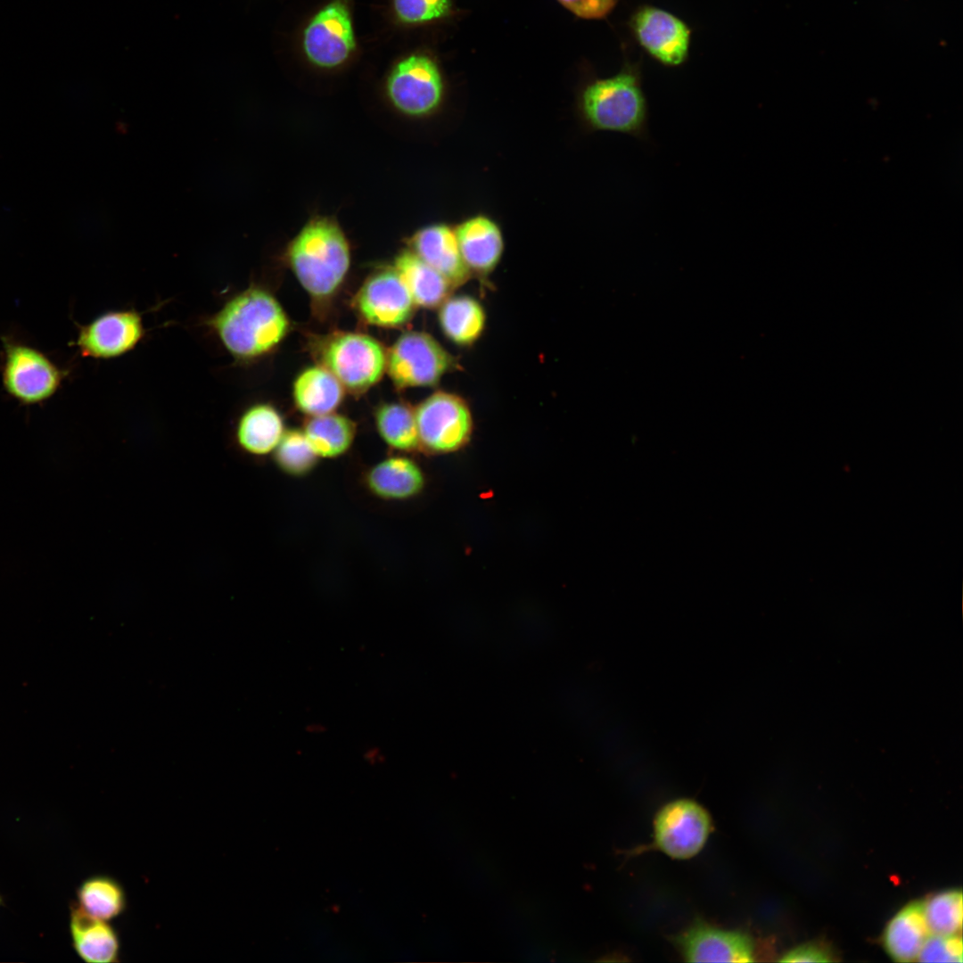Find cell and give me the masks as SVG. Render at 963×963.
Returning a JSON list of instances; mask_svg holds the SVG:
<instances>
[{
  "instance_id": "1",
  "label": "cell",
  "mask_w": 963,
  "mask_h": 963,
  "mask_svg": "<svg viewBox=\"0 0 963 963\" xmlns=\"http://www.w3.org/2000/svg\"><path fill=\"white\" fill-rule=\"evenodd\" d=\"M235 358L249 359L273 349L284 338L287 317L268 292L251 288L230 299L208 321Z\"/></svg>"
},
{
  "instance_id": "2",
  "label": "cell",
  "mask_w": 963,
  "mask_h": 963,
  "mask_svg": "<svg viewBox=\"0 0 963 963\" xmlns=\"http://www.w3.org/2000/svg\"><path fill=\"white\" fill-rule=\"evenodd\" d=\"M580 113L591 131L649 140L648 103L636 67L627 66L612 77L588 83L580 95Z\"/></svg>"
},
{
  "instance_id": "3",
  "label": "cell",
  "mask_w": 963,
  "mask_h": 963,
  "mask_svg": "<svg viewBox=\"0 0 963 963\" xmlns=\"http://www.w3.org/2000/svg\"><path fill=\"white\" fill-rule=\"evenodd\" d=\"M287 256L301 285L317 298L338 288L350 263L348 240L339 224L328 217L309 220L291 242Z\"/></svg>"
},
{
  "instance_id": "4",
  "label": "cell",
  "mask_w": 963,
  "mask_h": 963,
  "mask_svg": "<svg viewBox=\"0 0 963 963\" xmlns=\"http://www.w3.org/2000/svg\"><path fill=\"white\" fill-rule=\"evenodd\" d=\"M306 60L322 70L338 69L356 54L351 0H329L309 19L300 36Z\"/></svg>"
},
{
  "instance_id": "5",
  "label": "cell",
  "mask_w": 963,
  "mask_h": 963,
  "mask_svg": "<svg viewBox=\"0 0 963 963\" xmlns=\"http://www.w3.org/2000/svg\"><path fill=\"white\" fill-rule=\"evenodd\" d=\"M444 80L433 58L412 53L394 63L387 75L385 93L401 114L423 118L434 113L444 97Z\"/></svg>"
},
{
  "instance_id": "6",
  "label": "cell",
  "mask_w": 963,
  "mask_h": 963,
  "mask_svg": "<svg viewBox=\"0 0 963 963\" xmlns=\"http://www.w3.org/2000/svg\"><path fill=\"white\" fill-rule=\"evenodd\" d=\"M415 411L420 447L433 453H448L462 448L470 439L473 419L465 401L459 396L438 391Z\"/></svg>"
},
{
  "instance_id": "7",
  "label": "cell",
  "mask_w": 963,
  "mask_h": 963,
  "mask_svg": "<svg viewBox=\"0 0 963 963\" xmlns=\"http://www.w3.org/2000/svg\"><path fill=\"white\" fill-rule=\"evenodd\" d=\"M453 364V357L423 332L403 333L386 357L388 374L399 387L433 386Z\"/></svg>"
},
{
  "instance_id": "8",
  "label": "cell",
  "mask_w": 963,
  "mask_h": 963,
  "mask_svg": "<svg viewBox=\"0 0 963 963\" xmlns=\"http://www.w3.org/2000/svg\"><path fill=\"white\" fill-rule=\"evenodd\" d=\"M322 358L342 386L354 392L374 384L386 367V356L380 343L360 333L333 337L325 346Z\"/></svg>"
},
{
  "instance_id": "9",
  "label": "cell",
  "mask_w": 963,
  "mask_h": 963,
  "mask_svg": "<svg viewBox=\"0 0 963 963\" xmlns=\"http://www.w3.org/2000/svg\"><path fill=\"white\" fill-rule=\"evenodd\" d=\"M3 383L6 391L23 404L42 402L60 387L64 372L45 354L30 346L4 341Z\"/></svg>"
},
{
  "instance_id": "10",
  "label": "cell",
  "mask_w": 963,
  "mask_h": 963,
  "mask_svg": "<svg viewBox=\"0 0 963 963\" xmlns=\"http://www.w3.org/2000/svg\"><path fill=\"white\" fill-rule=\"evenodd\" d=\"M654 830L658 849L671 858L686 860L704 847L712 830V819L696 802L679 799L657 812Z\"/></svg>"
},
{
  "instance_id": "11",
  "label": "cell",
  "mask_w": 963,
  "mask_h": 963,
  "mask_svg": "<svg viewBox=\"0 0 963 963\" xmlns=\"http://www.w3.org/2000/svg\"><path fill=\"white\" fill-rule=\"evenodd\" d=\"M631 29L641 46L666 66L682 64L688 54L690 29L672 13L654 6L639 8Z\"/></svg>"
},
{
  "instance_id": "12",
  "label": "cell",
  "mask_w": 963,
  "mask_h": 963,
  "mask_svg": "<svg viewBox=\"0 0 963 963\" xmlns=\"http://www.w3.org/2000/svg\"><path fill=\"white\" fill-rule=\"evenodd\" d=\"M143 336V321L137 312L110 311L80 326L75 344L84 357L111 358L134 349Z\"/></svg>"
},
{
  "instance_id": "13",
  "label": "cell",
  "mask_w": 963,
  "mask_h": 963,
  "mask_svg": "<svg viewBox=\"0 0 963 963\" xmlns=\"http://www.w3.org/2000/svg\"><path fill=\"white\" fill-rule=\"evenodd\" d=\"M686 961L751 962L754 946L747 934L696 921L674 940Z\"/></svg>"
},
{
  "instance_id": "14",
  "label": "cell",
  "mask_w": 963,
  "mask_h": 963,
  "mask_svg": "<svg viewBox=\"0 0 963 963\" xmlns=\"http://www.w3.org/2000/svg\"><path fill=\"white\" fill-rule=\"evenodd\" d=\"M415 302L393 269L375 273L369 277L357 296V306L363 317L380 326H397L412 316Z\"/></svg>"
},
{
  "instance_id": "15",
  "label": "cell",
  "mask_w": 963,
  "mask_h": 963,
  "mask_svg": "<svg viewBox=\"0 0 963 963\" xmlns=\"http://www.w3.org/2000/svg\"><path fill=\"white\" fill-rule=\"evenodd\" d=\"M409 245L414 253L444 276L452 287L460 286L470 278L471 271L461 256L454 228L449 225L435 223L422 227L410 238Z\"/></svg>"
},
{
  "instance_id": "16",
  "label": "cell",
  "mask_w": 963,
  "mask_h": 963,
  "mask_svg": "<svg viewBox=\"0 0 963 963\" xmlns=\"http://www.w3.org/2000/svg\"><path fill=\"white\" fill-rule=\"evenodd\" d=\"M454 231L470 271L486 275L495 269L504 251L502 231L495 220L486 215H474L459 223Z\"/></svg>"
},
{
  "instance_id": "17",
  "label": "cell",
  "mask_w": 963,
  "mask_h": 963,
  "mask_svg": "<svg viewBox=\"0 0 963 963\" xmlns=\"http://www.w3.org/2000/svg\"><path fill=\"white\" fill-rule=\"evenodd\" d=\"M69 923L72 947L81 959L88 963L119 961L120 939L110 921L88 914L73 901Z\"/></svg>"
},
{
  "instance_id": "18",
  "label": "cell",
  "mask_w": 963,
  "mask_h": 963,
  "mask_svg": "<svg viewBox=\"0 0 963 963\" xmlns=\"http://www.w3.org/2000/svg\"><path fill=\"white\" fill-rule=\"evenodd\" d=\"M365 484L374 496L381 499L406 500L421 492L424 486V476L413 459L395 455L370 467L365 474Z\"/></svg>"
},
{
  "instance_id": "19",
  "label": "cell",
  "mask_w": 963,
  "mask_h": 963,
  "mask_svg": "<svg viewBox=\"0 0 963 963\" xmlns=\"http://www.w3.org/2000/svg\"><path fill=\"white\" fill-rule=\"evenodd\" d=\"M931 934L924 914V901L905 905L889 921L884 932V946L897 962H911Z\"/></svg>"
},
{
  "instance_id": "20",
  "label": "cell",
  "mask_w": 963,
  "mask_h": 963,
  "mask_svg": "<svg viewBox=\"0 0 963 963\" xmlns=\"http://www.w3.org/2000/svg\"><path fill=\"white\" fill-rule=\"evenodd\" d=\"M394 269L415 304L424 308L441 305L453 288L444 276L412 251H403L396 257Z\"/></svg>"
},
{
  "instance_id": "21",
  "label": "cell",
  "mask_w": 963,
  "mask_h": 963,
  "mask_svg": "<svg viewBox=\"0 0 963 963\" xmlns=\"http://www.w3.org/2000/svg\"><path fill=\"white\" fill-rule=\"evenodd\" d=\"M281 416L271 406L255 405L239 418L235 428V441L245 453L262 457L278 445L284 434Z\"/></svg>"
},
{
  "instance_id": "22",
  "label": "cell",
  "mask_w": 963,
  "mask_h": 963,
  "mask_svg": "<svg viewBox=\"0 0 963 963\" xmlns=\"http://www.w3.org/2000/svg\"><path fill=\"white\" fill-rule=\"evenodd\" d=\"M293 397L303 413L312 416L325 415L332 413L341 403L343 386L326 367L313 366L295 381Z\"/></svg>"
},
{
  "instance_id": "23",
  "label": "cell",
  "mask_w": 963,
  "mask_h": 963,
  "mask_svg": "<svg viewBox=\"0 0 963 963\" xmlns=\"http://www.w3.org/2000/svg\"><path fill=\"white\" fill-rule=\"evenodd\" d=\"M439 320L450 341L458 345H469L482 333L486 316L479 301L461 295L448 298L440 305Z\"/></svg>"
},
{
  "instance_id": "24",
  "label": "cell",
  "mask_w": 963,
  "mask_h": 963,
  "mask_svg": "<svg viewBox=\"0 0 963 963\" xmlns=\"http://www.w3.org/2000/svg\"><path fill=\"white\" fill-rule=\"evenodd\" d=\"M303 432L319 458H336L351 447L356 425L346 416L328 413L312 416Z\"/></svg>"
},
{
  "instance_id": "25",
  "label": "cell",
  "mask_w": 963,
  "mask_h": 963,
  "mask_svg": "<svg viewBox=\"0 0 963 963\" xmlns=\"http://www.w3.org/2000/svg\"><path fill=\"white\" fill-rule=\"evenodd\" d=\"M77 901L88 914L111 921L124 913L127 895L122 885L107 875H95L83 880L78 885Z\"/></svg>"
},
{
  "instance_id": "26",
  "label": "cell",
  "mask_w": 963,
  "mask_h": 963,
  "mask_svg": "<svg viewBox=\"0 0 963 963\" xmlns=\"http://www.w3.org/2000/svg\"><path fill=\"white\" fill-rule=\"evenodd\" d=\"M378 432L391 449L413 452L420 448L415 411L401 403L382 406L375 415Z\"/></svg>"
},
{
  "instance_id": "27",
  "label": "cell",
  "mask_w": 963,
  "mask_h": 963,
  "mask_svg": "<svg viewBox=\"0 0 963 963\" xmlns=\"http://www.w3.org/2000/svg\"><path fill=\"white\" fill-rule=\"evenodd\" d=\"M303 431H285L274 450V461L280 471L292 477L310 473L318 461Z\"/></svg>"
},
{
  "instance_id": "28",
  "label": "cell",
  "mask_w": 963,
  "mask_h": 963,
  "mask_svg": "<svg viewBox=\"0 0 963 963\" xmlns=\"http://www.w3.org/2000/svg\"><path fill=\"white\" fill-rule=\"evenodd\" d=\"M924 914L931 934H960L963 914L961 891H943L924 901Z\"/></svg>"
},
{
  "instance_id": "29",
  "label": "cell",
  "mask_w": 963,
  "mask_h": 963,
  "mask_svg": "<svg viewBox=\"0 0 963 963\" xmlns=\"http://www.w3.org/2000/svg\"><path fill=\"white\" fill-rule=\"evenodd\" d=\"M393 16L404 26L440 21L453 11L452 0H391Z\"/></svg>"
},
{
  "instance_id": "30",
  "label": "cell",
  "mask_w": 963,
  "mask_h": 963,
  "mask_svg": "<svg viewBox=\"0 0 963 963\" xmlns=\"http://www.w3.org/2000/svg\"><path fill=\"white\" fill-rule=\"evenodd\" d=\"M962 939L960 934H930L917 960L921 962H961Z\"/></svg>"
},
{
  "instance_id": "31",
  "label": "cell",
  "mask_w": 963,
  "mask_h": 963,
  "mask_svg": "<svg viewBox=\"0 0 963 963\" xmlns=\"http://www.w3.org/2000/svg\"><path fill=\"white\" fill-rule=\"evenodd\" d=\"M573 14L583 19H602L611 12L617 0H557Z\"/></svg>"
},
{
  "instance_id": "32",
  "label": "cell",
  "mask_w": 963,
  "mask_h": 963,
  "mask_svg": "<svg viewBox=\"0 0 963 963\" xmlns=\"http://www.w3.org/2000/svg\"><path fill=\"white\" fill-rule=\"evenodd\" d=\"M829 950L818 942L799 945L785 953L779 961L783 962H829L832 961Z\"/></svg>"
},
{
  "instance_id": "33",
  "label": "cell",
  "mask_w": 963,
  "mask_h": 963,
  "mask_svg": "<svg viewBox=\"0 0 963 963\" xmlns=\"http://www.w3.org/2000/svg\"><path fill=\"white\" fill-rule=\"evenodd\" d=\"M2 902H3V899H2V896L0 895V906L2 905Z\"/></svg>"
}]
</instances>
